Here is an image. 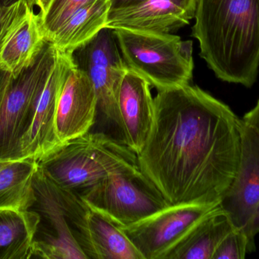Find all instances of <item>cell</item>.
Segmentation results:
<instances>
[{
	"instance_id": "e0dca14e",
	"label": "cell",
	"mask_w": 259,
	"mask_h": 259,
	"mask_svg": "<svg viewBox=\"0 0 259 259\" xmlns=\"http://www.w3.org/2000/svg\"><path fill=\"white\" fill-rule=\"evenodd\" d=\"M234 228L219 204L201 219L163 259H212L219 243Z\"/></svg>"
},
{
	"instance_id": "7402d4cb",
	"label": "cell",
	"mask_w": 259,
	"mask_h": 259,
	"mask_svg": "<svg viewBox=\"0 0 259 259\" xmlns=\"http://www.w3.org/2000/svg\"><path fill=\"white\" fill-rule=\"evenodd\" d=\"M252 243L243 230L234 228L221 241L212 259H242L246 254L253 252Z\"/></svg>"
},
{
	"instance_id": "6da1fadb",
	"label": "cell",
	"mask_w": 259,
	"mask_h": 259,
	"mask_svg": "<svg viewBox=\"0 0 259 259\" xmlns=\"http://www.w3.org/2000/svg\"><path fill=\"white\" fill-rule=\"evenodd\" d=\"M154 104L142 173L170 206L219 205L238 170L240 119L190 84L158 91Z\"/></svg>"
},
{
	"instance_id": "f1b7e54d",
	"label": "cell",
	"mask_w": 259,
	"mask_h": 259,
	"mask_svg": "<svg viewBox=\"0 0 259 259\" xmlns=\"http://www.w3.org/2000/svg\"><path fill=\"white\" fill-rule=\"evenodd\" d=\"M2 7H3V4L0 5V15H1Z\"/></svg>"
},
{
	"instance_id": "5bb4252c",
	"label": "cell",
	"mask_w": 259,
	"mask_h": 259,
	"mask_svg": "<svg viewBox=\"0 0 259 259\" xmlns=\"http://www.w3.org/2000/svg\"><path fill=\"white\" fill-rule=\"evenodd\" d=\"M118 107L121 141L138 155L152 129L155 104L149 82L129 68L120 84Z\"/></svg>"
},
{
	"instance_id": "5b68a950",
	"label": "cell",
	"mask_w": 259,
	"mask_h": 259,
	"mask_svg": "<svg viewBox=\"0 0 259 259\" xmlns=\"http://www.w3.org/2000/svg\"><path fill=\"white\" fill-rule=\"evenodd\" d=\"M36 211L48 224L42 238L35 239L30 258L87 259L80 246L88 207L80 196L55 185L37 165L33 177Z\"/></svg>"
},
{
	"instance_id": "cb8c5ba5",
	"label": "cell",
	"mask_w": 259,
	"mask_h": 259,
	"mask_svg": "<svg viewBox=\"0 0 259 259\" xmlns=\"http://www.w3.org/2000/svg\"><path fill=\"white\" fill-rule=\"evenodd\" d=\"M242 120L249 126L255 128L259 132V100L256 105L250 111L246 113Z\"/></svg>"
},
{
	"instance_id": "ba28073f",
	"label": "cell",
	"mask_w": 259,
	"mask_h": 259,
	"mask_svg": "<svg viewBox=\"0 0 259 259\" xmlns=\"http://www.w3.org/2000/svg\"><path fill=\"white\" fill-rule=\"evenodd\" d=\"M73 63L90 78L97 102V114L120 132L118 94L128 69L118 47L113 29L103 27L97 34L69 53Z\"/></svg>"
},
{
	"instance_id": "3957f363",
	"label": "cell",
	"mask_w": 259,
	"mask_h": 259,
	"mask_svg": "<svg viewBox=\"0 0 259 259\" xmlns=\"http://www.w3.org/2000/svg\"><path fill=\"white\" fill-rule=\"evenodd\" d=\"M36 162L55 185L78 195L108 176L140 170L137 154L100 132L71 140Z\"/></svg>"
},
{
	"instance_id": "d4e9b609",
	"label": "cell",
	"mask_w": 259,
	"mask_h": 259,
	"mask_svg": "<svg viewBox=\"0 0 259 259\" xmlns=\"http://www.w3.org/2000/svg\"><path fill=\"white\" fill-rule=\"evenodd\" d=\"M12 80V76L10 73L0 70V106Z\"/></svg>"
},
{
	"instance_id": "484cf974",
	"label": "cell",
	"mask_w": 259,
	"mask_h": 259,
	"mask_svg": "<svg viewBox=\"0 0 259 259\" xmlns=\"http://www.w3.org/2000/svg\"><path fill=\"white\" fill-rule=\"evenodd\" d=\"M259 233V207L252 219V222L249 225V228L246 231V234H247L249 240L255 243V237Z\"/></svg>"
},
{
	"instance_id": "4fadbf2b",
	"label": "cell",
	"mask_w": 259,
	"mask_h": 259,
	"mask_svg": "<svg viewBox=\"0 0 259 259\" xmlns=\"http://www.w3.org/2000/svg\"><path fill=\"white\" fill-rule=\"evenodd\" d=\"M69 59L68 53L58 49L56 59L38 97L33 121L21 141L23 159L37 161L62 145L56 135V114Z\"/></svg>"
},
{
	"instance_id": "d6986e66",
	"label": "cell",
	"mask_w": 259,
	"mask_h": 259,
	"mask_svg": "<svg viewBox=\"0 0 259 259\" xmlns=\"http://www.w3.org/2000/svg\"><path fill=\"white\" fill-rule=\"evenodd\" d=\"M37 170L35 160L11 161L0 170V211H28L36 202L33 177Z\"/></svg>"
},
{
	"instance_id": "f546056e",
	"label": "cell",
	"mask_w": 259,
	"mask_h": 259,
	"mask_svg": "<svg viewBox=\"0 0 259 259\" xmlns=\"http://www.w3.org/2000/svg\"><path fill=\"white\" fill-rule=\"evenodd\" d=\"M1 1H2V0H0V5H2Z\"/></svg>"
},
{
	"instance_id": "7a4b0ae2",
	"label": "cell",
	"mask_w": 259,
	"mask_h": 259,
	"mask_svg": "<svg viewBox=\"0 0 259 259\" xmlns=\"http://www.w3.org/2000/svg\"><path fill=\"white\" fill-rule=\"evenodd\" d=\"M192 36L218 79L251 88L259 68V0H196Z\"/></svg>"
},
{
	"instance_id": "4316f807",
	"label": "cell",
	"mask_w": 259,
	"mask_h": 259,
	"mask_svg": "<svg viewBox=\"0 0 259 259\" xmlns=\"http://www.w3.org/2000/svg\"><path fill=\"white\" fill-rule=\"evenodd\" d=\"M33 6H37L39 9V14L41 18L45 15L48 10L53 0H30Z\"/></svg>"
},
{
	"instance_id": "ac0fdd59",
	"label": "cell",
	"mask_w": 259,
	"mask_h": 259,
	"mask_svg": "<svg viewBox=\"0 0 259 259\" xmlns=\"http://www.w3.org/2000/svg\"><path fill=\"white\" fill-rule=\"evenodd\" d=\"M109 8V0L91 2L73 13L49 40L61 51L69 53L106 27Z\"/></svg>"
},
{
	"instance_id": "83f0119b",
	"label": "cell",
	"mask_w": 259,
	"mask_h": 259,
	"mask_svg": "<svg viewBox=\"0 0 259 259\" xmlns=\"http://www.w3.org/2000/svg\"><path fill=\"white\" fill-rule=\"evenodd\" d=\"M10 162L11 161H0V170H1L3 167H4L5 166L7 165V164H9Z\"/></svg>"
},
{
	"instance_id": "8fae6325",
	"label": "cell",
	"mask_w": 259,
	"mask_h": 259,
	"mask_svg": "<svg viewBox=\"0 0 259 259\" xmlns=\"http://www.w3.org/2000/svg\"><path fill=\"white\" fill-rule=\"evenodd\" d=\"M240 131L238 170L220 206L234 228L246 232L259 207V132L242 119Z\"/></svg>"
},
{
	"instance_id": "52a82bcc",
	"label": "cell",
	"mask_w": 259,
	"mask_h": 259,
	"mask_svg": "<svg viewBox=\"0 0 259 259\" xmlns=\"http://www.w3.org/2000/svg\"><path fill=\"white\" fill-rule=\"evenodd\" d=\"M79 196L88 208L121 228L140 223L170 206L140 170L108 176Z\"/></svg>"
},
{
	"instance_id": "44dd1931",
	"label": "cell",
	"mask_w": 259,
	"mask_h": 259,
	"mask_svg": "<svg viewBox=\"0 0 259 259\" xmlns=\"http://www.w3.org/2000/svg\"><path fill=\"white\" fill-rule=\"evenodd\" d=\"M93 1L94 0H53L41 18L47 39H50L73 13Z\"/></svg>"
},
{
	"instance_id": "30bf717a",
	"label": "cell",
	"mask_w": 259,
	"mask_h": 259,
	"mask_svg": "<svg viewBox=\"0 0 259 259\" xmlns=\"http://www.w3.org/2000/svg\"><path fill=\"white\" fill-rule=\"evenodd\" d=\"M219 205L169 206L122 229L143 259H163L201 219Z\"/></svg>"
},
{
	"instance_id": "ffe728a7",
	"label": "cell",
	"mask_w": 259,
	"mask_h": 259,
	"mask_svg": "<svg viewBox=\"0 0 259 259\" xmlns=\"http://www.w3.org/2000/svg\"><path fill=\"white\" fill-rule=\"evenodd\" d=\"M40 219L32 209L0 211V259L30 258Z\"/></svg>"
},
{
	"instance_id": "9c48e42d",
	"label": "cell",
	"mask_w": 259,
	"mask_h": 259,
	"mask_svg": "<svg viewBox=\"0 0 259 259\" xmlns=\"http://www.w3.org/2000/svg\"><path fill=\"white\" fill-rule=\"evenodd\" d=\"M39 12L30 0L3 4L0 15V70L16 78L33 65L47 42Z\"/></svg>"
},
{
	"instance_id": "9a60e30c",
	"label": "cell",
	"mask_w": 259,
	"mask_h": 259,
	"mask_svg": "<svg viewBox=\"0 0 259 259\" xmlns=\"http://www.w3.org/2000/svg\"><path fill=\"white\" fill-rule=\"evenodd\" d=\"M194 15L174 0H147L132 7L109 11L106 27L170 33L187 25Z\"/></svg>"
},
{
	"instance_id": "277c9868",
	"label": "cell",
	"mask_w": 259,
	"mask_h": 259,
	"mask_svg": "<svg viewBox=\"0 0 259 259\" xmlns=\"http://www.w3.org/2000/svg\"><path fill=\"white\" fill-rule=\"evenodd\" d=\"M129 69L158 91L189 85L193 79V41L171 33L113 29Z\"/></svg>"
},
{
	"instance_id": "2e32d148",
	"label": "cell",
	"mask_w": 259,
	"mask_h": 259,
	"mask_svg": "<svg viewBox=\"0 0 259 259\" xmlns=\"http://www.w3.org/2000/svg\"><path fill=\"white\" fill-rule=\"evenodd\" d=\"M80 246L88 258L143 259L122 228L89 208Z\"/></svg>"
},
{
	"instance_id": "7c38bea8",
	"label": "cell",
	"mask_w": 259,
	"mask_h": 259,
	"mask_svg": "<svg viewBox=\"0 0 259 259\" xmlns=\"http://www.w3.org/2000/svg\"><path fill=\"white\" fill-rule=\"evenodd\" d=\"M97 116V97L92 82L70 57L56 109V132L61 144L88 133Z\"/></svg>"
},
{
	"instance_id": "8992f818",
	"label": "cell",
	"mask_w": 259,
	"mask_h": 259,
	"mask_svg": "<svg viewBox=\"0 0 259 259\" xmlns=\"http://www.w3.org/2000/svg\"><path fill=\"white\" fill-rule=\"evenodd\" d=\"M57 53L48 40L33 65L12 78L0 106V161L23 159L21 141L33 121L38 97Z\"/></svg>"
},
{
	"instance_id": "603a6c76",
	"label": "cell",
	"mask_w": 259,
	"mask_h": 259,
	"mask_svg": "<svg viewBox=\"0 0 259 259\" xmlns=\"http://www.w3.org/2000/svg\"><path fill=\"white\" fill-rule=\"evenodd\" d=\"M146 1L147 0H109L110 2L109 11L132 7ZM174 1L195 15L196 0H174Z\"/></svg>"
}]
</instances>
